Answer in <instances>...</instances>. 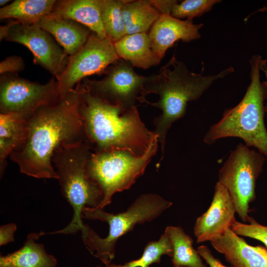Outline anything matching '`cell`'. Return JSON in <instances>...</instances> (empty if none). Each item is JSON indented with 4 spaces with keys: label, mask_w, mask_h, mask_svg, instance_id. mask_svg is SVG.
I'll return each mask as SVG.
<instances>
[{
    "label": "cell",
    "mask_w": 267,
    "mask_h": 267,
    "mask_svg": "<svg viewBox=\"0 0 267 267\" xmlns=\"http://www.w3.org/2000/svg\"><path fill=\"white\" fill-rule=\"evenodd\" d=\"M197 251L210 267H228L224 266L218 259L215 258L207 246L201 245L197 248Z\"/></svg>",
    "instance_id": "cell-30"
},
{
    "label": "cell",
    "mask_w": 267,
    "mask_h": 267,
    "mask_svg": "<svg viewBox=\"0 0 267 267\" xmlns=\"http://www.w3.org/2000/svg\"><path fill=\"white\" fill-rule=\"evenodd\" d=\"M40 232L29 233L23 246L5 256H0V267H56L57 261L48 254L44 244L37 243Z\"/></svg>",
    "instance_id": "cell-19"
},
{
    "label": "cell",
    "mask_w": 267,
    "mask_h": 267,
    "mask_svg": "<svg viewBox=\"0 0 267 267\" xmlns=\"http://www.w3.org/2000/svg\"><path fill=\"white\" fill-rule=\"evenodd\" d=\"M55 0H15L0 9V19L14 18L20 24H37L52 11Z\"/></svg>",
    "instance_id": "cell-21"
},
{
    "label": "cell",
    "mask_w": 267,
    "mask_h": 267,
    "mask_svg": "<svg viewBox=\"0 0 267 267\" xmlns=\"http://www.w3.org/2000/svg\"><path fill=\"white\" fill-rule=\"evenodd\" d=\"M79 92L75 89L57 104L40 107L28 120L24 142L9 155L21 173L38 178H55L54 151L63 145L88 140L79 112Z\"/></svg>",
    "instance_id": "cell-1"
},
{
    "label": "cell",
    "mask_w": 267,
    "mask_h": 267,
    "mask_svg": "<svg viewBox=\"0 0 267 267\" xmlns=\"http://www.w3.org/2000/svg\"><path fill=\"white\" fill-rule=\"evenodd\" d=\"M210 243L232 267H267V250L248 244L231 228Z\"/></svg>",
    "instance_id": "cell-15"
},
{
    "label": "cell",
    "mask_w": 267,
    "mask_h": 267,
    "mask_svg": "<svg viewBox=\"0 0 267 267\" xmlns=\"http://www.w3.org/2000/svg\"><path fill=\"white\" fill-rule=\"evenodd\" d=\"M235 213L228 191L217 182L209 208L196 219L193 231L197 242H210L223 234L236 221Z\"/></svg>",
    "instance_id": "cell-13"
},
{
    "label": "cell",
    "mask_w": 267,
    "mask_h": 267,
    "mask_svg": "<svg viewBox=\"0 0 267 267\" xmlns=\"http://www.w3.org/2000/svg\"><path fill=\"white\" fill-rule=\"evenodd\" d=\"M100 0L103 28L107 38L114 44L127 35L122 12L125 0Z\"/></svg>",
    "instance_id": "cell-24"
},
{
    "label": "cell",
    "mask_w": 267,
    "mask_h": 267,
    "mask_svg": "<svg viewBox=\"0 0 267 267\" xmlns=\"http://www.w3.org/2000/svg\"><path fill=\"white\" fill-rule=\"evenodd\" d=\"M173 267H185L179 266H173Z\"/></svg>",
    "instance_id": "cell-36"
},
{
    "label": "cell",
    "mask_w": 267,
    "mask_h": 267,
    "mask_svg": "<svg viewBox=\"0 0 267 267\" xmlns=\"http://www.w3.org/2000/svg\"><path fill=\"white\" fill-rule=\"evenodd\" d=\"M267 11V6H264L263 8L259 9L258 10L254 12L253 13H256L257 12H259V11L262 12V11Z\"/></svg>",
    "instance_id": "cell-35"
},
{
    "label": "cell",
    "mask_w": 267,
    "mask_h": 267,
    "mask_svg": "<svg viewBox=\"0 0 267 267\" xmlns=\"http://www.w3.org/2000/svg\"><path fill=\"white\" fill-rule=\"evenodd\" d=\"M17 226L15 223H10L0 227V246L14 241V233Z\"/></svg>",
    "instance_id": "cell-29"
},
{
    "label": "cell",
    "mask_w": 267,
    "mask_h": 267,
    "mask_svg": "<svg viewBox=\"0 0 267 267\" xmlns=\"http://www.w3.org/2000/svg\"><path fill=\"white\" fill-rule=\"evenodd\" d=\"M27 47L33 55V62L56 78L65 69L69 56L47 32L38 24L18 23L13 26L5 39Z\"/></svg>",
    "instance_id": "cell-12"
},
{
    "label": "cell",
    "mask_w": 267,
    "mask_h": 267,
    "mask_svg": "<svg viewBox=\"0 0 267 267\" xmlns=\"http://www.w3.org/2000/svg\"><path fill=\"white\" fill-rule=\"evenodd\" d=\"M51 13L86 26L101 39L107 38L102 21L100 0H56Z\"/></svg>",
    "instance_id": "cell-17"
},
{
    "label": "cell",
    "mask_w": 267,
    "mask_h": 267,
    "mask_svg": "<svg viewBox=\"0 0 267 267\" xmlns=\"http://www.w3.org/2000/svg\"><path fill=\"white\" fill-rule=\"evenodd\" d=\"M261 71L263 72L265 75L266 80L264 81L265 83L267 86V60L263 59L261 64ZM265 112H267V104L265 106Z\"/></svg>",
    "instance_id": "cell-33"
},
{
    "label": "cell",
    "mask_w": 267,
    "mask_h": 267,
    "mask_svg": "<svg viewBox=\"0 0 267 267\" xmlns=\"http://www.w3.org/2000/svg\"><path fill=\"white\" fill-rule=\"evenodd\" d=\"M79 112L93 152L126 149L143 155L157 138L142 122L136 106L126 109L90 93L80 83Z\"/></svg>",
    "instance_id": "cell-2"
},
{
    "label": "cell",
    "mask_w": 267,
    "mask_h": 267,
    "mask_svg": "<svg viewBox=\"0 0 267 267\" xmlns=\"http://www.w3.org/2000/svg\"><path fill=\"white\" fill-rule=\"evenodd\" d=\"M247 222L248 223L236 221L231 226V229L239 236L259 240L267 248V226L260 224L250 216Z\"/></svg>",
    "instance_id": "cell-27"
},
{
    "label": "cell",
    "mask_w": 267,
    "mask_h": 267,
    "mask_svg": "<svg viewBox=\"0 0 267 267\" xmlns=\"http://www.w3.org/2000/svg\"><path fill=\"white\" fill-rule=\"evenodd\" d=\"M164 255L171 258L173 255L171 242L165 232L158 240L150 241L146 244L139 258L124 265L113 264L106 266V267H149L152 264L159 263L162 256Z\"/></svg>",
    "instance_id": "cell-25"
},
{
    "label": "cell",
    "mask_w": 267,
    "mask_h": 267,
    "mask_svg": "<svg viewBox=\"0 0 267 267\" xmlns=\"http://www.w3.org/2000/svg\"><path fill=\"white\" fill-rule=\"evenodd\" d=\"M266 161L264 155L239 143L219 170L218 182L228 191L242 221L248 222L250 204L256 198L257 180Z\"/></svg>",
    "instance_id": "cell-8"
},
{
    "label": "cell",
    "mask_w": 267,
    "mask_h": 267,
    "mask_svg": "<svg viewBox=\"0 0 267 267\" xmlns=\"http://www.w3.org/2000/svg\"><path fill=\"white\" fill-rule=\"evenodd\" d=\"M158 138L141 156L126 149L92 152L86 170L89 178L96 183L103 193L99 208L103 209L112 201L116 192L129 189L144 172L158 149Z\"/></svg>",
    "instance_id": "cell-7"
},
{
    "label": "cell",
    "mask_w": 267,
    "mask_h": 267,
    "mask_svg": "<svg viewBox=\"0 0 267 267\" xmlns=\"http://www.w3.org/2000/svg\"><path fill=\"white\" fill-rule=\"evenodd\" d=\"M203 26L202 23L194 24L191 20L175 18L170 14H161L148 33L151 47L162 59L167 50L176 42H189L199 39V30Z\"/></svg>",
    "instance_id": "cell-14"
},
{
    "label": "cell",
    "mask_w": 267,
    "mask_h": 267,
    "mask_svg": "<svg viewBox=\"0 0 267 267\" xmlns=\"http://www.w3.org/2000/svg\"><path fill=\"white\" fill-rule=\"evenodd\" d=\"M93 152L89 141L63 145L57 149L52 158L62 195L73 209L71 222L65 228L43 234H73L84 228L82 211L85 207H99L103 193L87 175L86 163Z\"/></svg>",
    "instance_id": "cell-5"
},
{
    "label": "cell",
    "mask_w": 267,
    "mask_h": 267,
    "mask_svg": "<svg viewBox=\"0 0 267 267\" xmlns=\"http://www.w3.org/2000/svg\"><path fill=\"white\" fill-rule=\"evenodd\" d=\"M24 67L25 65L22 57L18 56H9L0 62V74H16L23 70Z\"/></svg>",
    "instance_id": "cell-28"
},
{
    "label": "cell",
    "mask_w": 267,
    "mask_h": 267,
    "mask_svg": "<svg viewBox=\"0 0 267 267\" xmlns=\"http://www.w3.org/2000/svg\"><path fill=\"white\" fill-rule=\"evenodd\" d=\"M262 60L259 55L252 56L251 82L244 97L235 107L224 110L221 120L210 127L203 141L211 145L223 138H240L246 146L263 154L267 161V131L264 122L267 86L260 80Z\"/></svg>",
    "instance_id": "cell-4"
},
{
    "label": "cell",
    "mask_w": 267,
    "mask_h": 267,
    "mask_svg": "<svg viewBox=\"0 0 267 267\" xmlns=\"http://www.w3.org/2000/svg\"><path fill=\"white\" fill-rule=\"evenodd\" d=\"M204 65L199 73L191 72L174 54L162 66L158 75L144 86L138 101L160 109L161 114L153 120L154 134L161 144L163 159L166 136L173 123L186 114L187 103L199 99L216 81L234 72L230 66L213 75H203Z\"/></svg>",
    "instance_id": "cell-3"
},
{
    "label": "cell",
    "mask_w": 267,
    "mask_h": 267,
    "mask_svg": "<svg viewBox=\"0 0 267 267\" xmlns=\"http://www.w3.org/2000/svg\"><path fill=\"white\" fill-rule=\"evenodd\" d=\"M100 267V266H97V267Z\"/></svg>",
    "instance_id": "cell-37"
},
{
    "label": "cell",
    "mask_w": 267,
    "mask_h": 267,
    "mask_svg": "<svg viewBox=\"0 0 267 267\" xmlns=\"http://www.w3.org/2000/svg\"><path fill=\"white\" fill-rule=\"evenodd\" d=\"M37 24L49 33L68 56L79 51L92 32L80 23L51 12L43 17Z\"/></svg>",
    "instance_id": "cell-16"
},
{
    "label": "cell",
    "mask_w": 267,
    "mask_h": 267,
    "mask_svg": "<svg viewBox=\"0 0 267 267\" xmlns=\"http://www.w3.org/2000/svg\"><path fill=\"white\" fill-rule=\"evenodd\" d=\"M150 3L161 13L170 14L176 4L178 3L176 0H149Z\"/></svg>",
    "instance_id": "cell-31"
},
{
    "label": "cell",
    "mask_w": 267,
    "mask_h": 267,
    "mask_svg": "<svg viewBox=\"0 0 267 267\" xmlns=\"http://www.w3.org/2000/svg\"><path fill=\"white\" fill-rule=\"evenodd\" d=\"M53 76L44 85L31 82L16 74L5 73L0 78V113L28 120L41 106L55 105L61 96Z\"/></svg>",
    "instance_id": "cell-9"
},
{
    "label": "cell",
    "mask_w": 267,
    "mask_h": 267,
    "mask_svg": "<svg viewBox=\"0 0 267 267\" xmlns=\"http://www.w3.org/2000/svg\"><path fill=\"white\" fill-rule=\"evenodd\" d=\"M128 62L119 59L106 69L100 80L84 79L80 83L90 93L112 104L121 103L126 109L135 105L146 84L153 76L136 73Z\"/></svg>",
    "instance_id": "cell-11"
},
{
    "label": "cell",
    "mask_w": 267,
    "mask_h": 267,
    "mask_svg": "<svg viewBox=\"0 0 267 267\" xmlns=\"http://www.w3.org/2000/svg\"><path fill=\"white\" fill-rule=\"evenodd\" d=\"M20 23V22L15 20H13L11 19H9V21L7 24L4 26H0V41L3 39H5L7 37L11 28L14 25Z\"/></svg>",
    "instance_id": "cell-32"
},
{
    "label": "cell",
    "mask_w": 267,
    "mask_h": 267,
    "mask_svg": "<svg viewBox=\"0 0 267 267\" xmlns=\"http://www.w3.org/2000/svg\"><path fill=\"white\" fill-rule=\"evenodd\" d=\"M219 0H185L174 7L171 15L176 18L191 20L211 10Z\"/></svg>",
    "instance_id": "cell-26"
},
{
    "label": "cell",
    "mask_w": 267,
    "mask_h": 267,
    "mask_svg": "<svg viewBox=\"0 0 267 267\" xmlns=\"http://www.w3.org/2000/svg\"><path fill=\"white\" fill-rule=\"evenodd\" d=\"M10 1L9 0H0V6L4 7L6 6L5 5Z\"/></svg>",
    "instance_id": "cell-34"
},
{
    "label": "cell",
    "mask_w": 267,
    "mask_h": 267,
    "mask_svg": "<svg viewBox=\"0 0 267 267\" xmlns=\"http://www.w3.org/2000/svg\"><path fill=\"white\" fill-rule=\"evenodd\" d=\"M173 203L154 193L138 197L127 211L112 214L99 207H85L84 219L99 220L109 226L108 235L100 237L90 226L85 224L81 230L82 238L87 248L106 266L111 264L115 254V246L119 238L133 230L136 224L151 222L172 206Z\"/></svg>",
    "instance_id": "cell-6"
},
{
    "label": "cell",
    "mask_w": 267,
    "mask_h": 267,
    "mask_svg": "<svg viewBox=\"0 0 267 267\" xmlns=\"http://www.w3.org/2000/svg\"><path fill=\"white\" fill-rule=\"evenodd\" d=\"M122 12L127 35L148 33L161 15L149 0H125Z\"/></svg>",
    "instance_id": "cell-22"
},
{
    "label": "cell",
    "mask_w": 267,
    "mask_h": 267,
    "mask_svg": "<svg viewBox=\"0 0 267 267\" xmlns=\"http://www.w3.org/2000/svg\"><path fill=\"white\" fill-rule=\"evenodd\" d=\"M27 133V119L15 115L0 114V177L6 166V158L24 142Z\"/></svg>",
    "instance_id": "cell-20"
},
{
    "label": "cell",
    "mask_w": 267,
    "mask_h": 267,
    "mask_svg": "<svg viewBox=\"0 0 267 267\" xmlns=\"http://www.w3.org/2000/svg\"><path fill=\"white\" fill-rule=\"evenodd\" d=\"M114 46L119 57L134 67L147 69L161 60L152 49L148 33L126 35Z\"/></svg>",
    "instance_id": "cell-18"
},
{
    "label": "cell",
    "mask_w": 267,
    "mask_h": 267,
    "mask_svg": "<svg viewBox=\"0 0 267 267\" xmlns=\"http://www.w3.org/2000/svg\"><path fill=\"white\" fill-rule=\"evenodd\" d=\"M165 232L171 242L173 255V266L185 267H208L202 261L201 257L193 247V239L185 233L180 226H168Z\"/></svg>",
    "instance_id": "cell-23"
},
{
    "label": "cell",
    "mask_w": 267,
    "mask_h": 267,
    "mask_svg": "<svg viewBox=\"0 0 267 267\" xmlns=\"http://www.w3.org/2000/svg\"><path fill=\"white\" fill-rule=\"evenodd\" d=\"M119 59L113 43L92 32L84 46L69 56L65 69L56 78L61 97H65L87 77L104 74L107 68Z\"/></svg>",
    "instance_id": "cell-10"
}]
</instances>
